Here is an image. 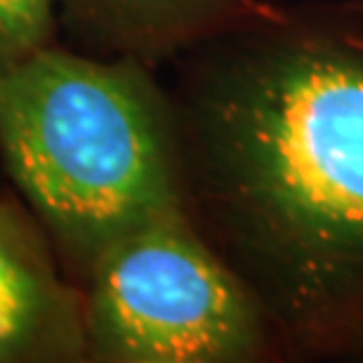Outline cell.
<instances>
[{
  "label": "cell",
  "mask_w": 363,
  "mask_h": 363,
  "mask_svg": "<svg viewBox=\"0 0 363 363\" xmlns=\"http://www.w3.org/2000/svg\"><path fill=\"white\" fill-rule=\"evenodd\" d=\"M186 199L264 314L304 337L363 318V33L283 26L222 43L175 113Z\"/></svg>",
  "instance_id": "1"
},
{
  "label": "cell",
  "mask_w": 363,
  "mask_h": 363,
  "mask_svg": "<svg viewBox=\"0 0 363 363\" xmlns=\"http://www.w3.org/2000/svg\"><path fill=\"white\" fill-rule=\"evenodd\" d=\"M0 156L69 264L186 210L175 111L142 64L52 45L0 62Z\"/></svg>",
  "instance_id": "2"
},
{
  "label": "cell",
  "mask_w": 363,
  "mask_h": 363,
  "mask_svg": "<svg viewBox=\"0 0 363 363\" xmlns=\"http://www.w3.org/2000/svg\"><path fill=\"white\" fill-rule=\"evenodd\" d=\"M85 304L88 359L241 363L264 350V309L186 210L130 231L101 252Z\"/></svg>",
  "instance_id": "3"
},
{
  "label": "cell",
  "mask_w": 363,
  "mask_h": 363,
  "mask_svg": "<svg viewBox=\"0 0 363 363\" xmlns=\"http://www.w3.org/2000/svg\"><path fill=\"white\" fill-rule=\"evenodd\" d=\"M45 236L0 201V363L88 359L83 295L57 272Z\"/></svg>",
  "instance_id": "4"
},
{
  "label": "cell",
  "mask_w": 363,
  "mask_h": 363,
  "mask_svg": "<svg viewBox=\"0 0 363 363\" xmlns=\"http://www.w3.org/2000/svg\"><path fill=\"white\" fill-rule=\"evenodd\" d=\"M234 7L236 0H60V19L101 52L151 62L220 33Z\"/></svg>",
  "instance_id": "5"
},
{
  "label": "cell",
  "mask_w": 363,
  "mask_h": 363,
  "mask_svg": "<svg viewBox=\"0 0 363 363\" xmlns=\"http://www.w3.org/2000/svg\"><path fill=\"white\" fill-rule=\"evenodd\" d=\"M60 0H0V62L52 45Z\"/></svg>",
  "instance_id": "6"
}]
</instances>
